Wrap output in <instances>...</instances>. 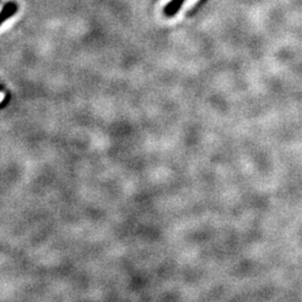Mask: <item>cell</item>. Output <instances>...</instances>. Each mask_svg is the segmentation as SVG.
Segmentation results:
<instances>
[{
    "mask_svg": "<svg viewBox=\"0 0 302 302\" xmlns=\"http://www.w3.org/2000/svg\"><path fill=\"white\" fill-rule=\"evenodd\" d=\"M17 9L18 6L15 2H8L7 4H5L3 9L0 10V26L10 17H13L17 13Z\"/></svg>",
    "mask_w": 302,
    "mask_h": 302,
    "instance_id": "obj_1",
    "label": "cell"
},
{
    "mask_svg": "<svg viewBox=\"0 0 302 302\" xmlns=\"http://www.w3.org/2000/svg\"><path fill=\"white\" fill-rule=\"evenodd\" d=\"M199 2V0H186L185 3H184L183 5V8H182V12H186V10L191 9L192 7L195 6V5Z\"/></svg>",
    "mask_w": 302,
    "mask_h": 302,
    "instance_id": "obj_2",
    "label": "cell"
},
{
    "mask_svg": "<svg viewBox=\"0 0 302 302\" xmlns=\"http://www.w3.org/2000/svg\"><path fill=\"white\" fill-rule=\"evenodd\" d=\"M170 2H171V0H161V2H160V6H161V7H165V6H167V5H168L169 3H170Z\"/></svg>",
    "mask_w": 302,
    "mask_h": 302,
    "instance_id": "obj_3",
    "label": "cell"
}]
</instances>
